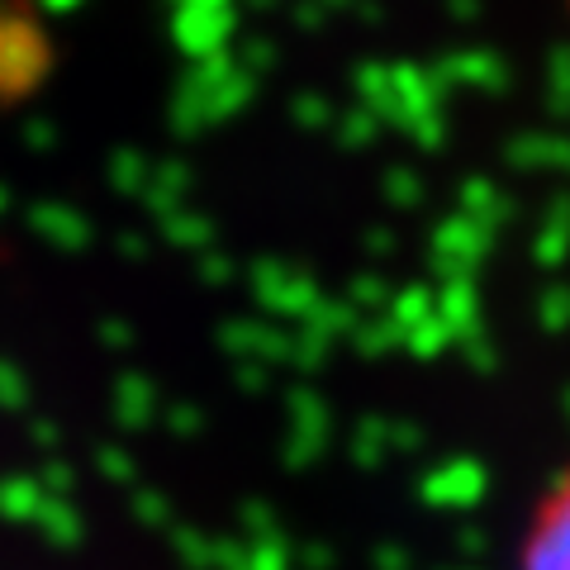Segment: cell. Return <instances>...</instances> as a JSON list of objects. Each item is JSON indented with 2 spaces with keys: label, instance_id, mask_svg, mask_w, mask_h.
I'll list each match as a JSON object with an SVG mask.
<instances>
[{
  "label": "cell",
  "instance_id": "1",
  "mask_svg": "<svg viewBox=\"0 0 570 570\" xmlns=\"http://www.w3.org/2000/svg\"><path fill=\"white\" fill-rule=\"evenodd\" d=\"M513 570H570V466L532 504Z\"/></svg>",
  "mask_w": 570,
  "mask_h": 570
}]
</instances>
